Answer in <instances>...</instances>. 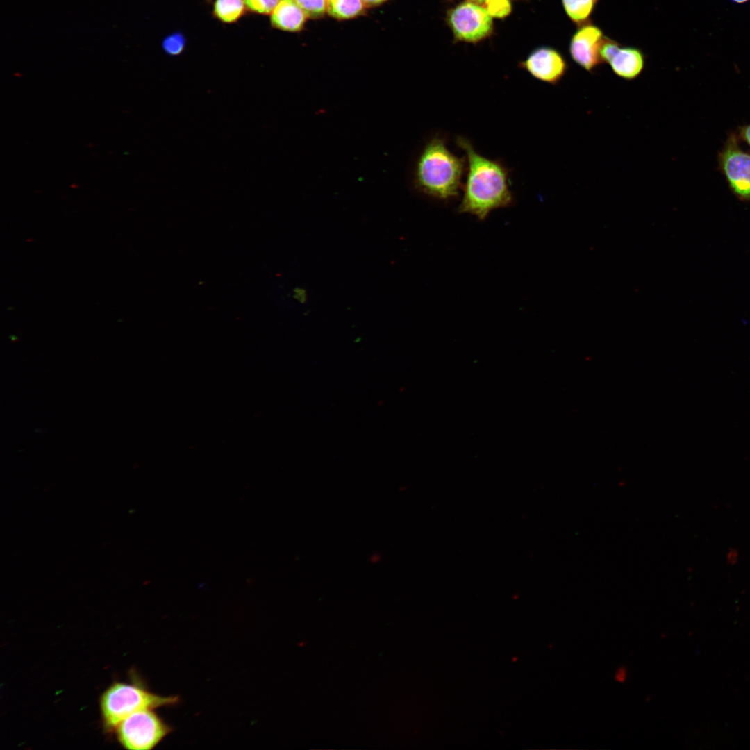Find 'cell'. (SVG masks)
<instances>
[{
	"mask_svg": "<svg viewBox=\"0 0 750 750\" xmlns=\"http://www.w3.org/2000/svg\"><path fill=\"white\" fill-rule=\"evenodd\" d=\"M456 141L467 160V178L458 211L484 220L493 210L510 206L513 196L508 169L501 162L478 153L468 139L458 136Z\"/></svg>",
	"mask_w": 750,
	"mask_h": 750,
	"instance_id": "cell-1",
	"label": "cell"
},
{
	"mask_svg": "<svg viewBox=\"0 0 750 750\" xmlns=\"http://www.w3.org/2000/svg\"><path fill=\"white\" fill-rule=\"evenodd\" d=\"M464 158L453 153L440 137L432 138L424 147L415 172L416 188L424 194L441 200L457 197L465 170Z\"/></svg>",
	"mask_w": 750,
	"mask_h": 750,
	"instance_id": "cell-2",
	"label": "cell"
},
{
	"mask_svg": "<svg viewBox=\"0 0 750 750\" xmlns=\"http://www.w3.org/2000/svg\"><path fill=\"white\" fill-rule=\"evenodd\" d=\"M179 701L177 696H161L138 685L115 682L100 697L103 727L113 731L122 720L137 711L172 706Z\"/></svg>",
	"mask_w": 750,
	"mask_h": 750,
	"instance_id": "cell-3",
	"label": "cell"
},
{
	"mask_svg": "<svg viewBox=\"0 0 750 750\" xmlns=\"http://www.w3.org/2000/svg\"><path fill=\"white\" fill-rule=\"evenodd\" d=\"M118 742L128 750H150L172 731L153 709L137 711L115 728Z\"/></svg>",
	"mask_w": 750,
	"mask_h": 750,
	"instance_id": "cell-4",
	"label": "cell"
},
{
	"mask_svg": "<svg viewBox=\"0 0 750 750\" xmlns=\"http://www.w3.org/2000/svg\"><path fill=\"white\" fill-rule=\"evenodd\" d=\"M445 22L455 42L477 44L494 33L492 17L482 5L465 0L447 10Z\"/></svg>",
	"mask_w": 750,
	"mask_h": 750,
	"instance_id": "cell-5",
	"label": "cell"
},
{
	"mask_svg": "<svg viewBox=\"0 0 750 750\" xmlns=\"http://www.w3.org/2000/svg\"><path fill=\"white\" fill-rule=\"evenodd\" d=\"M605 38L601 28L591 21L577 26L569 44L572 59L588 72H594L603 62L600 51Z\"/></svg>",
	"mask_w": 750,
	"mask_h": 750,
	"instance_id": "cell-6",
	"label": "cell"
},
{
	"mask_svg": "<svg viewBox=\"0 0 750 750\" xmlns=\"http://www.w3.org/2000/svg\"><path fill=\"white\" fill-rule=\"evenodd\" d=\"M519 66L535 79L553 85L561 81L569 68L563 55L549 46L533 49Z\"/></svg>",
	"mask_w": 750,
	"mask_h": 750,
	"instance_id": "cell-7",
	"label": "cell"
},
{
	"mask_svg": "<svg viewBox=\"0 0 750 750\" xmlns=\"http://www.w3.org/2000/svg\"><path fill=\"white\" fill-rule=\"evenodd\" d=\"M600 52L603 62L608 63L612 72L624 80L637 78L644 69V54L637 47L621 46L606 36Z\"/></svg>",
	"mask_w": 750,
	"mask_h": 750,
	"instance_id": "cell-8",
	"label": "cell"
},
{
	"mask_svg": "<svg viewBox=\"0 0 750 750\" xmlns=\"http://www.w3.org/2000/svg\"><path fill=\"white\" fill-rule=\"evenodd\" d=\"M724 174L734 192L750 198V154L742 151L734 136L729 138L720 156Z\"/></svg>",
	"mask_w": 750,
	"mask_h": 750,
	"instance_id": "cell-9",
	"label": "cell"
},
{
	"mask_svg": "<svg viewBox=\"0 0 750 750\" xmlns=\"http://www.w3.org/2000/svg\"><path fill=\"white\" fill-rule=\"evenodd\" d=\"M307 16L296 0H281L271 15L272 25L286 31H298Z\"/></svg>",
	"mask_w": 750,
	"mask_h": 750,
	"instance_id": "cell-10",
	"label": "cell"
},
{
	"mask_svg": "<svg viewBox=\"0 0 750 750\" xmlns=\"http://www.w3.org/2000/svg\"><path fill=\"white\" fill-rule=\"evenodd\" d=\"M563 9L577 26L590 22L599 0H561Z\"/></svg>",
	"mask_w": 750,
	"mask_h": 750,
	"instance_id": "cell-11",
	"label": "cell"
},
{
	"mask_svg": "<svg viewBox=\"0 0 750 750\" xmlns=\"http://www.w3.org/2000/svg\"><path fill=\"white\" fill-rule=\"evenodd\" d=\"M245 8L244 0H215L213 14L222 22L233 23L244 14Z\"/></svg>",
	"mask_w": 750,
	"mask_h": 750,
	"instance_id": "cell-12",
	"label": "cell"
},
{
	"mask_svg": "<svg viewBox=\"0 0 750 750\" xmlns=\"http://www.w3.org/2000/svg\"><path fill=\"white\" fill-rule=\"evenodd\" d=\"M362 0H327V11L333 17L344 19L355 17L364 10Z\"/></svg>",
	"mask_w": 750,
	"mask_h": 750,
	"instance_id": "cell-13",
	"label": "cell"
},
{
	"mask_svg": "<svg viewBox=\"0 0 750 750\" xmlns=\"http://www.w3.org/2000/svg\"><path fill=\"white\" fill-rule=\"evenodd\" d=\"M492 18L504 19L512 10V0H484L481 4Z\"/></svg>",
	"mask_w": 750,
	"mask_h": 750,
	"instance_id": "cell-14",
	"label": "cell"
},
{
	"mask_svg": "<svg viewBox=\"0 0 750 750\" xmlns=\"http://www.w3.org/2000/svg\"><path fill=\"white\" fill-rule=\"evenodd\" d=\"M186 44V38L181 32L173 33L167 35L162 41L164 51L169 55L177 56L183 52Z\"/></svg>",
	"mask_w": 750,
	"mask_h": 750,
	"instance_id": "cell-15",
	"label": "cell"
},
{
	"mask_svg": "<svg viewBox=\"0 0 750 750\" xmlns=\"http://www.w3.org/2000/svg\"><path fill=\"white\" fill-rule=\"evenodd\" d=\"M307 17L317 18L327 10V0H296Z\"/></svg>",
	"mask_w": 750,
	"mask_h": 750,
	"instance_id": "cell-16",
	"label": "cell"
},
{
	"mask_svg": "<svg viewBox=\"0 0 750 750\" xmlns=\"http://www.w3.org/2000/svg\"><path fill=\"white\" fill-rule=\"evenodd\" d=\"M281 0H244L246 8L251 12L267 15L273 12Z\"/></svg>",
	"mask_w": 750,
	"mask_h": 750,
	"instance_id": "cell-17",
	"label": "cell"
},
{
	"mask_svg": "<svg viewBox=\"0 0 750 750\" xmlns=\"http://www.w3.org/2000/svg\"><path fill=\"white\" fill-rule=\"evenodd\" d=\"M627 678V669L625 667H619L615 674V678L617 682L624 683Z\"/></svg>",
	"mask_w": 750,
	"mask_h": 750,
	"instance_id": "cell-18",
	"label": "cell"
},
{
	"mask_svg": "<svg viewBox=\"0 0 750 750\" xmlns=\"http://www.w3.org/2000/svg\"><path fill=\"white\" fill-rule=\"evenodd\" d=\"M740 136L750 145V124L740 129Z\"/></svg>",
	"mask_w": 750,
	"mask_h": 750,
	"instance_id": "cell-19",
	"label": "cell"
},
{
	"mask_svg": "<svg viewBox=\"0 0 750 750\" xmlns=\"http://www.w3.org/2000/svg\"><path fill=\"white\" fill-rule=\"evenodd\" d=\"M387 0H362L365 5L372 6L381 4Z\"/></svg>",
	"mask_w": 750,
	"mask_h": 750,
	"instance_id": "cell-20",
	"label": "cell"
},
{
	"mask_svg": "<svg viewBox=\"0 0 750 750\" xmlns=\"http://www.w3.org/2000/svg\"><path fill=\"white\" fill-rule=\"evenodd\" d=\"M734 3L742 4L749 1L750 0H731Z\"/></svg>",
	"mask_w": 750,
	"mask_h": 750,
	"instance_id": "cell-21",
	"label": "cell"
},
{
	"mask_svg": "<svg viewBox=\"0 0 750 750\" xmlns=\"http://www.w3.org/2000/svg\"><path fill=\"white\" fill-rule=\"evenodd\" d=\"M467 1H473V2H476V3H479V4H481H481L483 3V1H484V0H467Z\"/></svg>",
	"mask_w": 750,
	"mask_h": 750,
	"instance_id": "cell-22",
	"label": "cell"
}]
</instances>
